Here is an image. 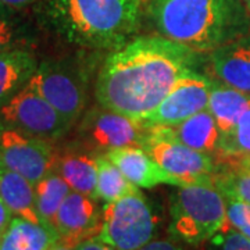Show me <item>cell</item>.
Here are the masks:
<instances>
[{"instance_id": "11", "label": "cell", "mask_w": 250, "mask_h": 250, "mask_svg": "<svg viewBox=\"0 0 250 250\" xmlns=\"http://www.w3.org/2000/svg\"><path fill=\"white\" fill-rule=\"evenodd\" d=\"M213 81L196 71H189L182 75L167 96L161 100L150 116L142 125L145 128L154 126H177L185 120L206 110Z\"/></svg>"}, {"instance_id": "1", "label": "cell", "mask_w": 250, "mask_h": 250, "mask_svg": "<svg viewBox=\"0 0 250 250\" xmlns=\"http://www.w3.org/2000/svg\"><path fill=\"white\" fill-rule=\"evenodd\" d=\"M196 52L164 36H142L113 50L99 71V106L142 124L177 81L192 71Z\"/></svg>"}, {"instance_id": "25", "label": "cell", "mask_w": 250, "mask_h": 250, "mask_svg": "<svg viewBox=\"0 0 250 250\" xmlns=\"http://www.w3.org/2000/svg\"><path fill=\"white\" fill-rule=\"evenodd\" d=\"M21 10L13 9L0 3V54L25 49L29 39L28 36V24L18 13Z\"/></svg>"}, {"instance_id": "26", "label": "cell", "mask_w": 250, "mask_h": 250, "mask_svg": "<svg viewBox=\"0 0 250 250\" xmlns=\"http://www.w3.org/2000/svg\"><path fill=\"white\" fill-rule=\"evenodd\" d=\"M208 250H250V238L228 221L208 239Z\"/></svg>"}, {"instance_id": "23", "label": "cell", "mask_w": 250, "mask_h": 250, "mask_svg": "<svg viewBox=\"0 0 250 250\" xmlns=\"http://www.w3.org/2000/svg\"><path fill=\"white\" fill-rule=\"evenodd\" d=\"M71 192L70 185L64 181L62 175L53 171L45 178H42L35 184L36 207L41 218L49 227L54 228V218L62 205L64 199Z\"/></svg>"}, {"instance_id": "12", "label": "cell", "mask_w": 250, "mask_h": 250, "mask_svg": "<svg viewBox=\"0 0 250 250\" xmlns=\"http://www.w3.org/2000/svg\"><path fill=\"white\" fill-rule=\"evenodd\" d=\"M102 225V210L96 199L71 190L60 206L54 229L59 242L70 248H75L80 242L98 236Z\"/></svg>"}, {"instance_id": "27", "label": "cell", "mask_w": 250, "mask_h": 250, "mask_svg": "<svg viewBox=\"0 0 250 250\" xmlns=\"http://www.w3.org/2000/svg\"><path fill=\"white\" fill-rule=\"evenodd\" d=\"M227 200V217L233 228L250 238V205L236 199Z\"/></svg>"}, {"instance_id": "20", "label": "cell", "mask_w": 250, "mask_h": 250, "mask_svg": "<svg viewBox=\"0 0 250 250\" xmlns=\"http://www.w3.org/2000/svg\"><path fill=\"white\" fill-rule=\"evenodd\" d=\"M170 132L181 143L208 154L215 152L221 135L215 118L207 108L170 128Z\"/></svg>"}, {"instance_id": "17", "label": "cell", "mask_w": 250, "mask_h": 250, "mask_svg": "<svg viewBox=\"0 0 250 250\" xmlns=\"http://www.w3.org/2000/svg\"><path fill=\"white\" fill-rule=\"evenodd\" d=\"M249 108L250 93L235 89L223 82L211 83L207 110L215 118L221 135L231 132Z\"/></svg>"}, {"instance_id": "4", "label": "cell", "mask_w": 250, "mask_h": 250, "mask_svg": "<svg viewBox=\"0 0 250 250\" xmlns=\"http://www.w3.org/2000/svg\"><path fill=\"white\" fill-rule=\"evenodd\" d=\"M170 233L177 241L200 245L228 223L227 200L213 184L179 187L171 199Z\"/></svg>"}, {"instance_id": "34", "label": "cell", "mask_w": 250, "mask_h": 250, "mask_svg": "<svg viewBox=\"0 0 250 250\" xmlns=\"http://www.w3.org/2000/svg\"><path fill=\"white\" fill-rule=\"evenodd\" d=\"M138 1H142V0H138Z\"/></svg>"}, {"instance_id": "30", "label": "cell", "mask_w": 250, "mask_h": 250, "mask_svg": "<svg viewBox=\"0 0 250 250\" xmlns=\"http://www.w3.org/2000/svg\"><path fill=\"white\" fill-rule=\"evenodd\" d=\"M13 218H14V214L11 213L9 206L6 205V202L3 200V197L0 195V236L7 229V227L10 225Z\"/></svg>"}, {"instance_id": "5", "label": "cell", "mask_w": 250, "mask_h": 250, "mask_svg": "<svg viewBox=\"0 0 250 250\" xmlns=\"http://www.w3.org/2000/svg\"><path fill=\"white\" fill-rule=\"evenodd\" d=\"M28 85L72 126L86 107L89 70L81 57L49 59L39 62Z\"/></svg>"}, {"instance_id": "9", "label": "cell", "mask_w": 250, "mask_h": 250, "mask_svg": "<svg viewBox=\"0 0 250 250\" xmlns=\"http://www.w3.org/2000/svg\"><path fill=\"white\" fill-rule=\"evenodd\" d=\"M147 129L141 123L120 113L98 107L81 118L78 139L86 150L107 153L126 146L142 147Z\"/></svg>"}, {"instance_id": "24", "label": "cell", "mask_w": 250, "mask_h": 250, "mask_svg": "<svg viewBox=\"0 0 250 250\" xmlns=\"http://www.w3.org/2000/svg\"><path fill=\"white\" fill-rule=\"evenodd\" d=\"M214 154L215 163L250 160V108L246 110L231 132L220 136Z\"/></svg>"}, {"instance_id": "18", "label": "cell", "mask_w": 250, "mask_h": 250, "mask_svg": "<svg viewBox=\"0 0 250 250\" xmlns=\"http://www.w3.org/2000/svg\"><path fill=\"white\" fill-rule=\"evenodd\" d=\"M59 242L56 229L14 217L0 236V250H50Z\"/></svg>"}, {"instance_id": "21", "label": "cell", "mask_w": 250, "mask_h": 250, "mask_svg": "<svg viewBox=\"0 0 250 250\" xmlns=\"http://www.w3.org/2000/svg\"><path fill=\"white\" fill-rule=\"evenodd\" d=\"M213 182L225 199H236L250 205V160L217 163Z\"/></svg>"}, {"instance_id": "2", "label": "cell", "mask_w": 250, "mask_h": 250, "mask_svg": "<svg viewBox=\"0 0 250 250\" xmlns=\"http://www.w3.org/2000/svg\"><path fill=\"white\" fill-rule=\"evenodd\" d=\"M147 11L161 36L195 52H213L250 32L242 0H150Z\"/></svg>"}, {"instance_id": "28", "label": "cell", "mask_w": 250, "mask_h": 250, "mask_svg": "<svg viewBox=\"0 0 250 250\" xmlns=\"http://www.w3.org/2000/svg\"><path fill=\"white\" fill-rule=\"evenodd\" d=\"M139 250H185L174 239H153Z\"/></svg>"}, {"instance_id": "19", "label": "cell", "mask_w": 250, "mask_h": 250, "mask_svg": "<svg viewBox=\"0 0 250 250\" xmlns=\"http://www.w3.org/2000/svg\"><path fill=\"white\" fill-rule=\"evenodd\" d=\"M38 65L36 57L27 49L0 54V106L27 85Z\"/></svg>"}, {"instance_id": "15", "label": "cell", "mask_w": 250, "mask_h": 250, "mask_svg": "<svg viewBox=\"0 0 250 250\" xmlns=\"http://www.w3.org/2000/svg\"><path fill=\"white\" fill-rule=\"evenodd\" d=\"M98 154L83 149H68L57 153L56 171L70 185L71 190L96 199ZM98 200V199H96Z\"/></svg>"}, {"instance_id": "8", "label": "cell", "mask_w": 250, "mask_h": 250, "mask_svg": "<svg viewBox=\"0 0 250 250\" xmlns=\"http://www.w3.org/2000/svg\"><path fill=\"white\" fill-rule=\"evenodd\" d=\"M0 123L49 142L62 139L71 128L65 118L28 83L0 106Z\"/></svg>"}, {"instance_id": "16", "label": "cell", "mask_w": 250, "mask_h": 250, "mask_svg": "<svg viewBox=\"0 0 250 250\" xmlns=\"http://www.w3.org/2000/svg\"><path fill=\"white\" fill-rule=\"evenodd\" d=\"M0 195L16 217L43 224L36 207L35 185L0 160Z\"/></svg>"}, {"instance_id": "3", "label": "cell", "mask_w": 250, "mask_h": 250, "mask_svg": "<svg viewBox=\"0 0 250 250\" xmlns=\"http://www.w3.org/2000/svg\"><path fill=\"white\" fill-rule=\"evenodd\" d=\"M50 14L67 41L90 49L117 50L141 21L138 0H52Z\"/></svg>"}, {"instance_id": "29", "label": "cell", "mask_w": 250, "mask_h": 250, "mask_svg": "<svg viewBox=\"0 0 250 250\" xmlns=\"http://www.w3.org/2000/svg\"><path fill=\"white\" fill-rule=\"evenodd\" d=\"M75 250H117L116 248H113L111 245H108L106 242H103L102 239H99L98 236H93L89 239L80 242L75 248Z\"/></svg>"}, {"instance_id": "33", "label": "cell", "mask_w": 250, "mask_h": 250, "mask_svg": "<svg viewBox=\"0 0 250 250\" xmlns=\"http://www.w3.org/2000/svg\"><path fill=\"white\" fill-rule=\"evenodd\" d=\"M243 1V4L246 6V9H248V11L250 13V0H242Z\"/></svg>"}, {"instance_id": "6", "label": "cell", "mask_w": 250, "mask_h": 250, "mask_svg": "<svg viewBox=\"0 0 250 250\" xmlns=\"http://www.w3.org/2000/svg\"><path fill=\"white\" fill-rule=\"evenodd\" d=\"M159 223L152 203L136 192L104 203L98 238L117 250H139L154 239Z\"/></svg>"}, {"instance_id": "31", "label": "cell", "mask_w": 250, "mask_h": 250, "mask_svg": "<svg viewBox=\"0 0 250 250\" xmlns=\"http://www.w3.org/2000/svg\"><path fill=\"white\" fill-rule=\"evenodd\" d=\"M36 1H39V0H0V3L1 4H4V6H9V7H13V9H17V10H22L28 7V6H31V4H34Z\"/></svg>"}, {"instance_id": "32", "label": "cell", "mask_w": 250, "mask_h": 250, "mask_svg": "<svg viewBox=\"0 0 250 250\" xmlns=\"http://www.w3.org/2000/svg\"><path fill=\"white\" fill-rule=\"evenodd\" d=\"M50 250H75V249H74V248H70V246H67V245H62V243H60V242H57V243H56Z\"/></svg>"}, {"instance_id": "13", "label": "cell", "mask_w": 250, "mask_h": 250, "mask_svg": "<svg viewBox=\"0 0 250 250\" xmlns=\"http://www.w3.org/2000/svg\"><path fill=\"white\" fill-rule=\"evenodd\" d=\"M104 154L138 188L149 189L157 185H172L179 188L188 185L184 179L164 170L141 146L120 147Z\"/></svg>"}, {"instance_id": "7", "label": "cell", "mask_w": 250, "mask_h": 250, "mask_svg": "<svg viewBox=\"0 0 250 250\" xmlns=\"http://www.w3.org/2000/svg\"><path fill=\"white\" fill-rule=\"evenodd\" d=\"M147 135L143 149L161 167L184 179L188 185L213 184L217 163L213 154L199 152L177 141L167 126L146 128Z\"/></svg>"}, {"instance_id": "22", "label": "cell", "mask_w": 250, "mask_h": 250, "mask_svg": "<svg viewBox=\"0 0 250 250\" xmlns=\"http://www.w3.org/2000/svg\"><path fill=\"white\" fill-rule=\"evenodd\" d=\"M98 187H96V199L103 200L104 203L116 202L121 197L141 192L139 188L132 184L123 174L106 154H98Z\"/></svg>"}, {"instance_id": "10", "label": "cell", "mask_w": 250, "mask_h": 250, "mask_svg": "<svg viewBox=\"0 0 250 250\" xmlns=\"http://www.w3.org/2000/svg\"><path fill=\"white\" fill-rule=\"evenodd\" d=\"M0 160L35 185L56 171L57 150L53 142L0 123Z\"/></svg>"}, {"instance_id": "14", "label": "cell", "mask_w": 250, "mask_h": 250, "mask_svg": "<svg viewBox=\"0 0 250 250\" xmlns=\"http://www.w3.org/2000/svg\"><path fill=\"white\" fill-rule=\"evenodd\" d=\"M211 53V65L220 82L250 93V32Z\"/></svg>"}]
</instances>
